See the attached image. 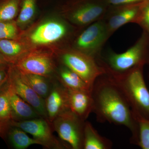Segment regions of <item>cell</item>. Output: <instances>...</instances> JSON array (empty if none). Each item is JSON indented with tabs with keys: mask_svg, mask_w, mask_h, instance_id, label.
I'll return each instance as SVG.
<instances>
[{
	"mask_svg": "<svg viewBox=\"0 0 149 149\" xmlns=\"http://www.w3.org/2000/svg\"><path fill=\"white\" fill-rule=\"evenodd\" d=\"M24 74H33L50 78L56 68L52 54L39 49L30 50L13 64Z\"/></svg>",
	"mask_w": 149,
	"mask_h": 149,
	"instance_id": "cell-9",
	"label": "cell"
},
{
	"mask_svg": "<svg viewBox=\"0 0 149 149\" xmlns=\"http://www.w3.org/2000/svg\"><path fill=\"white\" fill-rule=\"evenodd\" d=\"M69 27L66 23L59 21H48L40 24L25 37L19 40L30 50L36 47L46 46L58 42L68 35Z\"/></svg>",
	"mask_w": 149,
	"mask_h": 149,
	"instance_id": "cell-10",
	"label": "cell"
},
{
	"mask_svg": "<svg viewBox=\"0 0 149 149\" xmlns=\"http://www.w3.org/2000/svg\"><path fill=\"white\" fill-rule=\"evenodd\" d=\"M30 50L24 42L19 40H0V53L9 64H14L23 55Z\"/></svg>",
	"mask_w": 149,
	"mask_h": 149,
	"instance_id": "cell-16",
	"label": "cell"
},
{
	"mask_svg": "<svg viewBox=\"0 0 149 149\" xmlns=\"http://www.w3.org/2000/svg\"><path fill=\"white\" fill-rule=\"evenodd\" d=\"M9 140L14 148L25 149L32 145H41L39 141L28 136L26 132L17 126L11 125L8 133Z\"/></svg>",
	"mask_w": 149,
	"mask_h": 149,
	"instance_id": "cell-19",
	"label": "cell"
},
{
	"mask_svg": "<svg viewBox=\"0 0 149 149\" xmlns=\"http://www.w3.org/2000/svg\"><path fill=\"white\" fill-rule=\"evenodd\" d=\"M7 70H0V84L7 77Z\"/></svg>",
	"mask_w": 149,
	"mask_h": 149,
	"instance_id": "cell-30",
	"label": "cell"
},
{
	"mask_svg": "<svg viewBox=\"0 0 149 149\" xmlns=\"http://www.w3.org/2000/svg\"><path fill=\"white\" fill-rule=\"evenodd\" d=\"M10 64L7 62L2 55L0 53V70H7Z\"/></svg>",
	"mask_w": 149,
	"mask_h": 149,
	"instance_id": "cell-29",
	"label": "cell"
},
{
	"mask_svg": "<svg viewBox=\"0 0 149 149\" xmlns=\"http://www.w3.org/2000/svg\"><path fill=\"white\" fill-rule=\"evenodd\" d=\"M85 121L69 110L58 116L52 123L60 139L70 148L83 149Z\"/></svg>",
	"mask_w": 149,
	"mask_h": 149,
	"instance_id": "cell-7",
	"label": "cell"
},
{
	"mask_svg": "<svg viewBox=\"0 0 149 149\" xmlns=\"http://www.w3.org/2000/svg\"><path fill=\"white\" fill-rule=\"evenodd\" d=\"M16 20L0 21V40H19L22 34Z\"/></svg>",
	"mask_w": 149,
	"mask_h": 149,
	"instance_id": "cell-24",
	"label": "cell"
},
{
	"mask_svg": "<svg viewBox=\"0 0 149 149\" xmlns=\"http://www.w3.org/2000/svg\"><path fill=\"white\" fill-rule=\"evenodd\" d=\"M7 77H7L6 78V79H5V80H4L3 81V82L1 83V84H0V92H1V90L3 86V85H4V84L5 83L6 81H7Z\"/></svg>",
	"mask_w": 149,
	"mask_h": 149,
	"instance_id": "cell-31",
	"label": "cell"
},
{
	"mask_svg": "<svg viewBox=\"0 0 149 149\" xmlns=\"http://www.w3.org/2000/svg\"><path fill=\"white\" fill-rule=\"evenodd\" d=\"M8 84L10 101L12 111V120L15 121H23L43 117L33 107L24 101L15 93L10 87L8 83Z\"/></svg>",
	"mask_w": 149,
	"mask_h": 149,
	"instance_id": "cell-15",
	"label": "cell"
},
{
	"mask_svg": "<svg viewBox=\"0 0 149 149\" xmlns=\"http://www.w3.org/2000/svg\"><path fill=\"white\" fill-rule=\"evenodd\" d=\"M112 146L111 140L101 136L91 123L85 121L83 149H110Z\"/></svg>",
	"mask_w": 149,
	"mask_h": 149,
	"instance_id": "cell-17",
	"label": "cell"
},
{
	"mask_svg": "<svg viewBox=\"0 0 149 149\" xmlns=\"http://www.w3.org/2000/svg\"><path fill=\"white\" fill-rule=\"evenodd\" d=\"M85 27L74 40L72 49L96 59L101 54L103 47L111 35L103 19Z\"/></svg>",
	"mask_w": 149,
	"mask_h": 149,
	"instance_id": "cell-6",
	"label": "cell"
},
{
	"mask_svg": "<svg viewBox=\"0 0 149 149\" xmlns=\"http://www.w3.org/2000/svg\"><path fill=\"white\" fill-rule=\"evenodd\" d=\"M109 7L127 5L142 2L144 0H104Z\"/></svg>",
	"mask_w": 149,
	"mask_h": 149,
	"instance_id": "cell-27",
	"label": "cell"
},
{
	"mask_svg": "<svg viewBox=\"0 0 149 149\" xmlns=\"http://www.w3.org/2000/svg\"><path fill=\"white\" fill-rule=\"evenodd\" d=\"M7 74L8 83L14 92L33 107L42 117L48 119L45 99L33 90L22 73L14 65L10 64Z\"/></svg>",
	"mask_w": 149,
	"mask_h": 149,
	"instance_id": "cell-11",
	"label": "cell"
},
{
	"mask_svg": "<svg viewBox=\"0 0 149 149\" xmlns=\"http://www.w3.org/2000/svg\"><path fill=\"white\" fill-rule=\"evenodd\" d=\"M37 0H22L20 10L16 22L20 29L26 26L35 15Z\"/></svg>",
	"mask_w": 149,
	"mask_h": 149,
	"instance_id": "cell-21",
	"label": "cell"
},
{
	"mask_svg": "<svg viewBox=\"0 0 149 149\" xmlns=\"http://www.w3.org/2000/svg\"><path fill=\"white\" fill-rule=\"evenodd\" d=\"M0 119L9 120L13 119L8 84L7 81L0 92Z\"/></svg>",
	"mask_w": 149,
	"mask_h": 149,
	"instance_id": "cell-23",
	"label": "cell"
},
{
	"mask_svg": "<svg viewBox=\"0 0 149 149\" xmlns=\"http://www.w3.org/2000/svg\"><path fill=\"white\" fill-rule=\"evenodd\" d=\"M22 0H0V21L14 20L18 15Z\"/></svg>",
	"mask_w": 149,
	"mask_h": 149,
	"instance_id": "cell-22",
	"label": "cell"
},
{
	"mask_svg": "<svg viewBox=\"0 0 149 149\" xmlns=\"http://www.w3.org/2000/svg\"><path fill=\"white\" fill-rule=\"evenodd\" d=\"M93 112L100 123L123 125L131 132L130 142L137 145L139 125L123 94L105 72L99 76L91 90Z\"/></svg>",
	"mask_w": 149,
	"mask_h": 149,
	"instance_id": "cell-1",
	"label": "cell"
},
{
	"mask_svg": "<svg viewBox=\"0 0 149 149\" xmlns=\"http://www.w3.org/2000/svg\"><path fill=\"white\" fill-rule=\"evenodd\" d=\"M22 74L33 90L45 100L49 94L52 86L53 82L49 80V78L36 74Z\"/></svg>",
	"mask_w": 149,
	"mask_h": 149,
	"instance_id": "cell-20",
	"label": "cell"
},
{
	"mask_svg": "<svg viewBox=\"0 0 149 149\" xmlns=\"http://www.w3.org/2000/svg\"><path fill=\"white\" fill-rule=\"evenodd\" d=\"M144 66L136 67L123 73L105 71L127 100L136 119L149 120V91L145 83Z\"/></svg>",
	"mask_w": 149,
	"mask_h": 149,
	"instance_id": "cell-2",
	"label": "cell"
},
{
	"mask_svg": "<svg viewBox=\"0 0 149 149\" xmlns=\"http://www.w3.org/2000/svg\"><path fill=\"white\" fill-rule=\"evenodd\" d=\"M45 102L48 120L52 122L59 115L70 110L68 89L58 81L53 83Z\"/></svg>",
	"mask_w": 149,
	"mask_h": 149,
	"instance_id": "cell-13",
	"label": "cell"
},
{
	"mask_svg": "<svg viewBox=\"0 0 149 149\" xmlns=\"http://www.w3.org/2000/svg\"><path fill=\"white\" fill-rule=\"evenodd\" d=\"M141 3L109 7L102 19L111 35L125 24L136 23L140 13Z\"/></svg>",
	"mask_w": 149,
	"mask_h": 149,
	"instance_id": "cell-12",
	"label": "cell"
},
{
	"mask_svg": "<svg viewBox=\"0 0 149 149\" xmlns=\"http://www.w3.org/2000/svg\"><path fill=\"white\" fill-rule=\"evenodd\" d=\"M136 24L149 35V0H144L141 4L140 13Z\"/></svg>",
	"mask_w": 149,
	"mask_h": 149,
	"instance_id": "cell-26",
	"label": "cell"
},
{
	"mask_svg": "<svg viewBox=\"0 0 149 149\" xmlns=\"http://www.w3.org/2000/svg\"><path fill=\"white\" fill-rule=\"evenodd\" d=\"M139 125V138L137 146L142 149H149V120L143 118H136Z\"/></svg>",
	"mask_w": 149,
	"mask_h": 149,
	"instance_id": "cell-25",
	"label": "cell"
},
{
	"mask_svg": "<svg viewBox=\"0 0 149 149\" xmlns=\"http://www.w3.org/2000/svg\"><path fill=\"white\" fill-rule=\"evenodd\" d=\"M10 125L21 128L26 133H29L41 143V146L46 148L64 149L70 148L69 147L62 141L56 138L53 134L52 122L44 117L34 119L15 121L12 120Z\"/></svg>",
	"mask_w": 149,
	"mask_h": 149,
	"instance_id": "cell-8",
	"label": "cell"
},
{
	"mask_svg": "<svg viewBox=\"0 0 149 149\" xmlns=\"http://www.w3.org/2000/svg\"><path fill=\"white\" fill-rule=\"evenodd\" d=\"M58 80L68 90L91 92L92 90L78 74L63 65L59 70Z\"/></svg>",
	"mask_w": 149,
	"mask_h": 149,
	"instance_id": "cell-18",
	"label": "cell"
},
{
	"mask_svg": "<svg viewBox=\"0 0 149 149\" xmlns=\"http://www.w3.org/2000/svg\"><path fill=\"white\" fill-rule=\"evenodd\" d=\"M11 120L0 119V137L5 139L7 136L8 133L10 128Z\"/></svg>",
	"mask_w": 149,
	"mask_h": 149,
	"instance_id": "cell-28",
	"label": "cell"
},
{
	"mask_svg": "<svg viewBox=\"0 0 149 149\" xmlns=\"http://www.w3.org/2000/svg\"><path fill=\"white\" fill-rule=\"evenodd\" d=\"M148 64H149V62Z\"/></svg>",
	"mask_w": 149,
	"mask_h": 149,
	"instance_id": "cell-32",
	"label": "cell"
},
{
	"mask_svg": "<svg viewBox=\"0 0 149 149\" xmlns=\"http://www.w3.org/2000/svg\"><path fill=\"white\" fill-rule=\"evenodd\" d=\"M105 71L123 73L149 62V35L143 31L132 47L122 53L109 51L96 59Z\"/></svg>",
	"mask_w": 149,
	"mask_h": 149,
	"instance_id": "cell-3",
	"label": "cell"
},
{
	"mask_svg": "<svg viewBox=\"0 0 149 149\" xmlns=\"http://www.w3.org/2000/svg\"><path fill=\"white\" fill-rule=\"evenodd\" d=\"M60 59L63 65L78 74L91 89L96 79L105 72L95 58L72 48L63 51Z\"/></svg>",
	"mask_w": 149,
	"mask_h": 149,
	"instance_id": "cell-5",
	"label": "cell"
},
{
	"mask_svg": "<svg viewBox=\"0 0 149 149\" xmlns=\"http://www.w3.org/2000/svg\"><path fill=\"white\" fill-rule=\"evenodd\" d=\"M109 8L104 0H65L62 10L68 21L85 27L103 18Z\"/></svg>",
	"mask_w": 149,
	"mask_h": 149,
	"instance_id": "cell-4",
	"label": "cell"
},
{
	"mask_svg": "<svg viewBox=\"0 0 149 149\" xmlns=\"http://www.w3.org/2000/svg\"><path fill=\"white\" fill-rule=\"evenodd\" d=\"M70 109L84 120L93 112V100L91 91L68 90Z\"/></svg>",
	"mask_w": 149,
	"mask_h": 149,
	"instance_id": "cell-14",
	"label": "cell"
}]
</instances>
